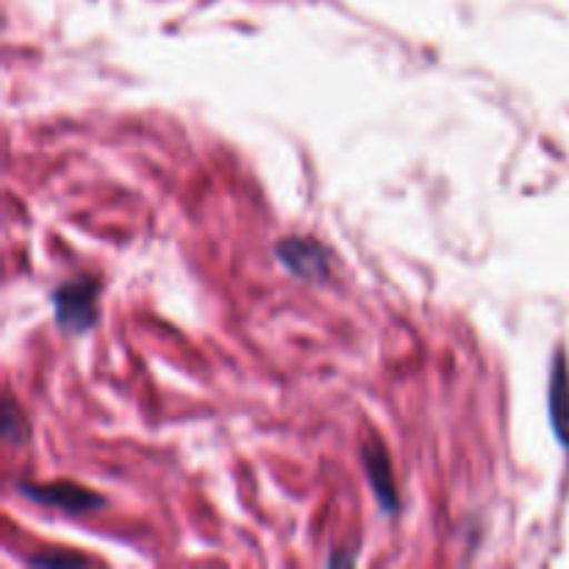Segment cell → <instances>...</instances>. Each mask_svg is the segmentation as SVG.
<instances>
[{
    "label": "cell",
    "mask_w": 569,
    "mask_h": 569,
    "mask_svg": "<svg viewBox=\"0 0 569 569\" xmlns=\"http://www.w3.org/2000/svg\"><path fill=\"white\" fill-rule=\"evenodd\" d=\"M20 422H22V417H20V411L14 409V406H11V400H6V411H3V437L6 439H11V442H22V433H26V428H22L20 431Z\"/></svg>",
    "instance_id": "6"
},
{
    "label": "cell",
    "mask_w": 569,
    "mask_h": 569,
    "mask_svg": "<svg viewBox=\"0 0 569 569\" xmlns=\"http://www.w3.org/2000/svg\"><path fill=\"white\" fill-rule=\"evenodd\" d=\"M100 283L94 278L81 276L64 281L53 292V311L56 322L64 328L67 333H87L98 322L100 309Z\"/></svg>",
    "instance_id": "1"
},
{
    "label": "cell",
    "mask_w": 569,
    "mask_h": 569,
    "mask_svg": "<svg viewBox=\"0 0 569 569\" xmlns=\"http://www.w3.org/2000/svg\"><path fill=\"white\" fill-rule=\"evenodd\" d=\"M361 459H365L367 478H370V487L376 492L378 503H381L387 515H395L398 511V489H395L392 481V461H389L387 448L378 439H372V442L361 448Z\"/></svg>",
    "instance_id": "4"
},
{
    "label": "cell",
    "mask_w": 569,
    "mask_h": 569,
    "mask_svg": "<svg viewBox=\"0 0 569 569\" xmlns=\"http://www.w3.org/2000/svg\"><path fill=\"white\" fill-rule=\"evenodd\" d=\"M550 422H553V431L559 437V442L569 448V372L565 353L556 356L553 372H550Z\"/></svg>",
    "instance_id": "5"
},
{
    "label": "cell",
    "mask_w": 569,
    "mask_h": 569,
    "mask_svg": "<svg viewBox=\"0 0 569 569\" xmlns=\"http://www.w3.org/2000/svg\"><path fill=\"white\" fill-rule=\"evenodd\" d=\"M31 565L37 567H53V565H61V567H70V565H83L81 556H33Z\"/></svg>",
    "instance_id": "7"
},
{
    "label": "cell",
    "mask_w": 569,
    "mask_h": 569,
    "mask_svg": "<svg viewBox=\"0 0 569 569\" xmlns=\"http://www.w3.org/2000/svg\"><path fill=\"white\" fill-rule=\"evenodd\" d=\"M20 492L28 495L33 503L48 506V509H59L64 515H87V511L103 509L106 500L100 498L92 489L81 487V483L72 481H59V483H39V487H31V483H20Z\"/></svg>",
    "instance_id": "3"
},
{
    "label": "cell",
    "mask_w": 569,
    "mask_h": 569,
    "mask_svg": "<svg viewBox=\"0 0 569 569\" xmlns=\"http://www.w3.org/2000/svg\"><path fill=\"white\" fill-rule=\"evenodd\" d=\"M276 256L283 270L303 278V281H326L331 276V256L317 239L283 237L276 244Z\"/></svg>",
    "instance_id": "2"
}]
</instances>
